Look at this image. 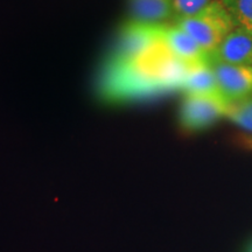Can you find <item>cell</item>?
Returning <instances> with one entry per match:
<instances>
[{
	"label": "cell",
	"mask_w": 252,
	"mask_h": 252,
	"mask_svg": "<svg viewBox=\"0 0 252 252\" xmlns=\"http://www.w3.org/2000/svg\"><path fill=\"white\" fill-rule=\"evenodd\" d=\"M159 33L176 58L184 61L189 68L210 65L209 55L180 27L176 25L165 26L160 24Z\"/></svg>",
	"instance_id": "obj_5"
},
{
	"label": "cell",
	"mask_w": 252,
	"mask_h": 252,
	"mask_svg": "<svg viewBox=\"0 0 252 252\" xmlns=\"http://www.w3.org/2000/svg\"><path fill=\"white\" fill-rule=\"evenodd\" d=\"M176 26L196 41L208 55L235 30L231 15L220 0H215L194 14L175 19Z\"/></svg>",
	"instance_id": "obj_2"
},
{
	"label": "cell",
	"mask_w": 252,
	"mask_h": 252,
	"mask_svg": "<svg viewBox=\"0 0 252 252\" xmlns=\"http://www.w3.org/2000/svg\"><path fill=\"white\" fill-rule=\"evenodd\" d=\"M226 117L244 130L252 132V96L230 104Z\"/></svg>",
	"instance_id": "obj_10"
},
{
	"label": "cell",
	"mask_w": 252,
	"mask_h": 252,
	"mask_svg": "<svg viewBox=\"0 0 252 252\" xmlns=\"http://www.w3.org/2000/svg\"><path fill=\"white\" fill-rule=\"evenodd\" d=\"M210 63L252 65V35L236 27L209 54Z\"/></svg>",
	"instance_id": "obj_6"
},
{
	"label": "cell",
	"mask_w": 252,
	"mask_h": 252,
	"mask_svg": "<svg viewBox=\"0 0 252 252\" xmlns=\"http://www.w3.org/2000/svg\"><path fill=\"white\" fill-rule=\"evenodd\" d=\"M230 103L220 93L187 94L180 108V124L188 131L209 127L220 118L226 117Z\"/></svg>",
	"instance_id": "obj_3"
},
{
	"label": "cell",
	"mask_w": 252,
	"mask_h": 252,
	"mask_svg": "<svg viewBox=\"0 0 252 252\" xmlns=\"http://www.w3.org/2000/svg\"><path fill=\"white\" fill-rule=\"evenodd\" d=\"M219 90L228 102L235 103L252 96V65L210 63Z\"/></svg>",
	"instance_id": "obj_4"
},
{
	"label": "cell",
	"mask_w": 252,
	"mask_h": 252,
	"mask_svg": "<svg viewBox=\"0 0 252 252\" xmlns=\"http://www.w3.org/2000/svg\"><path fill=\"white\" fill-rule=\"evenodd\" d=\"M250 252H252V248H251V251Z\"/></svg>",
	"instance_id": "obj_12"
},
{
	"label": "cell",
	"mask_w": 252,
	"mask_h": 252,
	"mask_svg": "<svg viewBox=\"0 0 252 252\" xmlns=\"http://www.w3.org/2000/svg\"><path fill=\"white\" fill-rule=\"evenodd\" d=\"M159 26L131 20L119 30L97 76L100 99L131 103L181 90L190 68L169 49Z\"/></svg>",
	"instance_id": "obj_1"
},
{
	"label": "cell",
	"mask_w": 252,
	"mask_h": 252,
	"mask_svg": "<svg viewBox=\"0 0 252 252\" xmlns=\"http://www.w3.org/2000/svg\"><path fill=\"white\" fill-rule=\"evenodd\" d=\"M213 1H215V0H174L173 15L175 19L187 17V15L194 14L198 9Z\"/></svg>",
	"instance_id": "obj_11"
},
{
	"label": "cell",
	"mask_w": 252,
	"mask_h": 252,
	"mask_svg": "<svg viewBox=\"0 0 252 252\" xmlns=\"http://www.w3.org/2000/svg\"><path fill=\"white\" fill-rule=\"evenodd\" d=\"M132 20L145 24H162L174 11V0H128Z\"/></svg>",
	"instance_id": "obj_7"
},
{
	"label": "cell",
	"mask_w": 252,
	"mask_h": 252,
	"mask_svg": "<svg viewBox=\"0 0 252 252\" xmlns=\"http://www.w3.org/2000/svg\"><path fill=\"white\" fill-rule=\"evenodd\" d=\"M235 26L252 35V0H220Z\"/></svg>",
	"instance_id": "obj_9"
},
{
	"label": "cell",
	"mask_w": 252,
	"mask_h": 252,
	"mask_svg": "<svg viewBox=\"0 0 252 252\" xmlns=\"http://www.w3.org/2000/svg\"><path fill=\"white\" fill-rule=\"evenodd\" d=\"M181 91L186 94L220 93L213 68L210 65H201L189 69L182 83Z\"/></svg>",
	"instance_id": "obj_8"
}]
</instances>
